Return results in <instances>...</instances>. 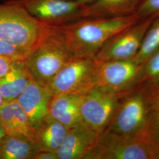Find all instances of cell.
Here are the masks:
<instances>
[{
  "mask_svg": "<svg viewBox=\"0 0 159 159\" xmlns=\"http://www.w3.org/2000/svg\"><path fill=\"white\" fill-rule=\"evenodd\" d=\"M140 18L136 14L123 17L84 18L53 26V29L74 57L95 58L111 37Z\"/></svg>",
  "mask_w": 159,
  "mask_h": 159,
  "instance_id": "6da1fadb",
  "label": "cell"
},
{
  "mask_svg": "<svg viewBox=\"0 0 159 159\" xmlns=\"http://www.w3.org/2000/svg\"><path fill=\"white\" fill-rule=\"evenodd\" d=\"M154 97V83L140 84L126 91L104 132L122 136L150 133Z\"/></svg>",
  "mask_w": 159,
  "mask_h": 159,
  "instance_id": "7a4b0ae2",
  "label": "cell"
},
{
  "mask_svg": "<svg viewBox=\"0 0 159 159\" xmlns=\"http://www.w3.org/2000/svg\"><path fill=\"white\" fill-rule=\"evenodd\" d=\"M74 57L51 26L29 51L25 64L34 81L47 87L56 75Z\"/></svg>",
  "mask_w": 159,
  "mask_h": 159,
  "instance_id": "3957f363",
  "label": "cell"
},
{
  "mask_svg": "<svg viewBox=\"0 0 159 159\" xmlns=\"http://www.w3.org/2000/svg\"><path fill=\"white\" fill-rule=\"evenodd\" d=\"M51 25L8 1L0 4V40L30 51Z\"/></svg>",
  "mask_w": 159,
  "mask_h": 159,
  "instance_id": "277c9868",
  "label": "cell"
},
{
  "mask_svg": "<svg viewBox=\"0 0 159 159\" xmlns=\"http://www.w3.org/2000/svg\"><path fill=\"white\" fill-rule=\"evenodd\" d=\"M86 159H159V146L150 133L122 136L104 132Z\"/></svg>",
  "mask_w": 159,
  "mask_h": 159,
  "instance_id": "5b68a950",
  "label": "cell"
},
{
  "mask_svg": "<svg viewBox=\"0 0 159 159\" xmlns=\"http://www.w3.org/2000/svg\"><path fill=\"white\" fill-rule=\"evenodd\" d=\"M98 63L95 58L74 57L47 87L54 94L68 93L83 96L96 88Z\"/></svg>",
  "mask_w": 159,
  "mask_h": 159,
  "instance_id": "8992f818",
  "label": "cell"
},
{
  "mask_svg": "<svg viewBox=\"0 0 159 159\" xmlns=\"http://www.w3.org/2000/svg\"><path fill=\"white\" fill-rule=\"evenodd\" d=\"M126 91L114 93L95 88L81 96L79 108L83 122L101 134L111 122Z\"/></svg>",
  "mask_w": 159,
  "mask_h": 159,
  "instance_id": "52a82bcc",
  "label": "cell"
},
{
  "mask_svg": "<svg viewBox=\"0 0 159 159\" xmlns=\"http://www.w3.org/2000/svg\"><path fill=\"white\" fill-rule=\"evenodd\" d=\"M153 18H140L114 35L97 52L98 61L133 60L136 56L143 40Z\"/></svg>",
  "mask_w": 159,
  "mask_h": 159,
  "instance_id": "ba28073f",
  "label": "cell"
},
{
  "mask_svg": "<svg viewBox=\"0 0 159 159\" xmlns=\"http://www.w3.org/2000/svg\"><path fill=\"white\" fill-rule=\"evenodd\" d=\"M21 7L32 17L51 26L83 18L87 4L68 0H8Z\"/></svg>",
  "mask_w": 159,
  "mask_h": 159,
  "instance_id": "9c48e42d",
  "label": "cell"
},
{
  "mask_svg": "<svg viewBox=\"0 0 159 159\" xmlns=\"http://www.w3.org/2000/svg\"><path fill=\"white\" fill-rule=\"evenodd\" d=\"M96 88L114 93L128 91L139 84L143 64L133 60L98 61Z\"/></svg>",
  "mask_w": 159,
  "mask_h": 159,
  "instance_id": "30bf717a",
  "label": "cell"
},
{
  "mask_svg": "<svg viewBox=\"0 0 159 159\" xmlns=\"http://www.w3.org/2000/svg\"><path fill=\"white\" fill-rule=\"evenodd\" d=\"M52 96L47 87L39 84L32 79L16 99L27 114L34 131L48 115Z\"/></svg>",
  "mask_w": 159,
  "mask_h": 159,
  "instance_id": "8fae6325",
  "label": "cell"
},
{
  "mask_svg": "<svg viewBox=\"0 0 159 159\" xmlns=\"http://www.w3.org/2000/svg\"><path fill=\"white\" fill-rule=\"evenodd\" d=\"M99 134L83 122L68 129L57 152L59 159H86L96 144Z\"/></svg>",
  "mask_w": 159,
  "mask_h": 159,
  "instance_id": "7c38bea8",
  "label": "cell"
},
{
  "mask_svg": "<svg viewBox=\"0 0 159 159\" xmlns=\"http://www.w3.org/2000/svg\"><path fill=\"white\" fill-rule=\"evenodd\" d=\"M142 0H95L87 4L84 18L123 17L134 14Z\"/></svg>",
  "mask_w": 159,
  "mask_h": 159,
  "instance_id": "4fadbf2b",
  "label": "cell"
},
{
  "mask_svg": "<svg viewBox=\"0 0 159 159\" xmlns=\"http://www.w3.org/2000/svg\"><path fill=\"white\" fill-rule=\"evenodd\" d=\"M32 79L25 60L14 61L8 73L0 79V91L5 102L16 100Z\"/></svg>",
  "mask_w": 159,
  "mask_h": 159,
  "instance_id": "5bb4252c",
  "label": "cell"
},
{
  "mask_svg": "<svg viewBox=\"0 0 159 159\" xmlns=\"http://www.w3.org/2000/svg\"><path fill=\"white\" fill-rule=\"evenodd\" d=\"M68 129L48 115L34 130L33 139L40 151L57 153L63 144Z\"/></svg>",
  "mask_w": 159,
  "mask_h": 159,
  "instance_id": "9a60e30c",
  "label": "cell"
},
{
  "mask_svg": "<svg viewBox=\"0 0 159 159\" xmlns=\"http://www.w3.org/2000/svg\"><path fill=\"white\" fill-rule=\"evenodd\" d=\"M40 152L32 138L6 135L0 141V159H34Z\"/></svg>",
  "mask_w": 159,
  "mask_h": 159,
  "instance_id": "2e32d148",
  "label": "cell"
},
{
  "mask_svg": "<svg viewBox=\"0 0 159 159\" xmlns=\"http://www.w3.org/2000/svg\"><path fill=\"white\" fill-rule=\"evenodd\" d=\"M159 51V17L153 18L144 37L142 46L133 59L136 63L143 64Z\"/></svg>",
  "mask_w": 159,
  "mask_h": 159,
  "instance_id": "e0dca14e",
  "label": "cell"
},
{
  "mask_svg": "<svg viewBox=\"0 0 159 159\" xmlns=\"http://www.w3.org/2000/svg\"><path fill=\"white\" fill-rule=\"evenodd\" d=\"M81 96L68 93L54 94L49 104L48 115L57 120L71 109L79 107Z\"/></svg>",
  "mask_w": 159,
  "mask_h": 159,
  "instance_id": "ac0fdd59",
  "label": "cell"
},
{
  "mask_svg": "<svg viewBox=\"0 0 159 159\" xmlns=\"http://www.w3.org/2000/svg\"><path fill=\"white\" fill-rule=\"evenodd\" d=\"M10 102L12 109L16 129L19 136L33 139L34 130L30 123L27 114L16 100Z\"/></svg>",
  "mask_w": 159,
  "mask_h": 159,
  "instance_id": "d6986e66",
  "label": "cell"
},
{
  "mask_svg": "<svg viewBox=\"0 0 159 159\" xmlns=\"http://www.w3.org/2000/svg\"><path fill=\"white\" fill-rule=\"evenodd\" d=\"M159 81V51L143 64L142 76L138 85Z\"/></svg>",
  "mask_w": 159,
  "mask_h": 159,
  "instance_id": "ffe728a7",
  "label": "cell"
},
{
  "mask_svg": "<svg viewBox=\"0 0 159 159\" xmlns=\"http://www.w3.org/2000/svg\"><path fill=\"white\" fill-rule=\"evenodd\" d=\"M0 125L6 135L19 137L16 129L13 112L10 102H4L0 107Z\"/></svg>",
  "mask_w": 159,
  "mask_h": 159,
  "instance_id": "44dd1931",
  "label": "cell"
},
{
  "mask_svg": "<svg viewBox=\"0 0 159 159\" xmlns=\"http://www.w3.org/2000/svg\"><path fill=\"white\" fill-rule=\"evenodd\" d=\"M150 133L155 142L159 146V81L154 83L153 107Z\"/></svg>",
  "mask_w": 159,
  "mask_h": 159,
  "instance_id": "7402d4cb",
  "label": "cell"
},
{
  "mask_svg": "<svg viewBox=\"0 0 159 159\" xmlns=\"http://www.w3.org/2000/svg\"><path fill=\"white\" fill-rule=\"evenodd\" d=\"M136 14L140 18L159 17V0H142Z\"/></svg>",
  "mask_w": 159,
  "mask_h": 159,
  "instance_id": "603a6c76",
  "label": "cell"
},
{
  "mask_svg": "<svg viewBox=\"0 0 159 159\" xmlns=\"http://www.w3.org/2000/svg\"><path fill=\"white\" fill-rule=\"evenodd\" d=\"M29 51L0 40V55L17 60H25Z\"/></svg>",
  "mask_w": 159,
  "mask_h": 159,
  "instance_id": "cb8c5ba5",
  "label": "cell"
},
{
  "mask_svg": "<svg viewBox=\"0 0 159 159\" xmlns=\"http://www.w3.org/2000/svg\"><path fill=\"white\" fill-rule=\"evenodd\" d=\"M56 120L66 126L67 129L71 128L83 123L79 106L71 109L66 113L61 116Z\"/></svg>",
  "mask_w": 159,
  "mask_h": 159,
  "instance_id": "d4e9b609",
  "label": "cell"
},
{
  "mask_svg": "<svg viewBox=\"0 0 159 159\" xmlns=\"http://www.w3.org/2000/svg\"><path fill=\"white\" fill-rule=\"evenodd\" d=\"M14 60L11 57L0 55V79L4 77L11 69Z\"/></svg>",
  "mask_w": 159,
  "mask_h": 159,
  "instance_id": "484cf974",
  "label": "cell"
},
{
  "mask_svg": "<svg viewBox=\"0 0 159 159\" xmlns=\"http://www.w3.org/2000/svg\"><path fill=\"white\" fill-rule=\"evenodd\" d=\"M34 159H59L57 154L48 151H40Z\"/></svg>",
  "mask_w": 159,
  "mask_h": 159,
  "instance_id": "4316f807",
  "label": "cell"
},
{
  "mask_svg": "<svg viewBox=\"0 0 159 159\" xmlns=\"http://www.w3.org/2000/svg\"><path fill=\"white\" fill-rule=\"evenodd\" d=\"M68 1L76 2H79L81 4H89L92 2L94 1L95 0H68Z\"/></svg>",
  "mask_w": 159,
  "mask_h": 159,
  "instance_id": "83f0119b",
  "label": "cell"
},
{
  "mask_svg": "<svg viewBox=\"0 0 159 159\" xmlns=\"http://www.w3.org/2000/svg\"><path fill=\"white\" fill-rule=\"evenodd\" d=\"M6 135V134H5L4 130H3V129H2V127H1V125H0V141H1V140Z\"/></svg>",
  "mask_w": 159,
  "mask_h": 159,
  "instance_id": "f1b7e54d",
  "label": "cell"
},
{
  "mask_svg": "<svg viewBox=\"0 0 159 159\" xmlns=\"http://www.w3.org/2000/svg\"><path fill=\"white\" fill-rule=\"evenodd\" d=\"M5 102L4 100V98H3V97L2 95L1 94V92L0 91V107L4 104V103Z\"/></svg>",
  "mask_w": 159,
  "mask_h": 159,
  "instance_id": "f546056e",
  "label": "cell"
}]
</instances>
